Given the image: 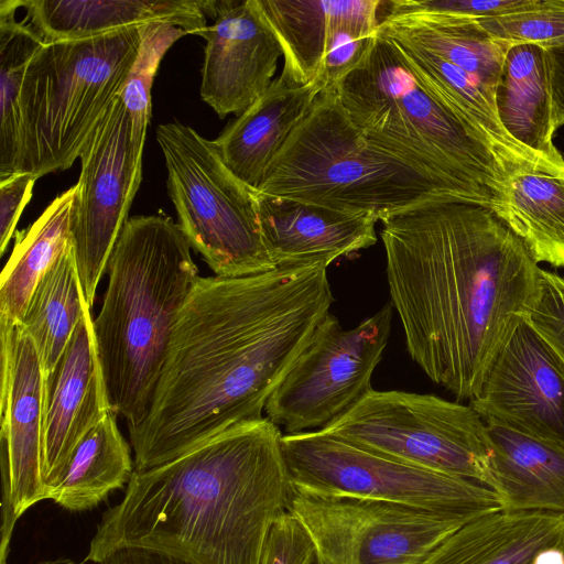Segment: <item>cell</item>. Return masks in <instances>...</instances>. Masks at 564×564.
<instances>
[{
	"label": "cell",
	"instance_id": "1",
	"mask_svg": "<svg viewBox=\"0 0 564 564\" xmlns=\"http://www.w3.org/2000/svg\"><path fill=\"white\" fill-rule=\"evenodd\" d=\"M326 260L245 276H199L176 319L144 419L129 429L134 471L170 462L268 399L334 302Z\"/></svg>",
	"mask_w": 564,
	"mask_h": 564
},
{
	"label": "cell",
	"instance_id": "2",
	"mask_svg": "<svg viewBox=\"0 0 564 564\" xmlns=\"http://www.w3.org/2000/svg\"><path fill=\"white\" fill-rule=\"evenodd\" d=\"M391 304L412 360L475 398L533 310L542 268L491 209L437 196L379 218Z\"/></svg>",
	"mask_w": 564,
	"mask_h": 564
},
{
	"label": "cell",
	"instance_id": "3",
	"mask_svg": "<svg viewBox=\"0 0 564 564\" xmlns=\"http://www.w3.org/2000/svg\"><path fill=\"white\" fill-rule=\"evenodd\" d=\"M282 436L263 416L134 471L122 500L102 514L85 562L134 546L194 564H262L294 495Z\"/></svg>",
	"mask_w": 564,
	"mask_h": 564
},
{
	"label": "cell",
	"instance_id": "4",
	"mask_svg": "<svg viewBox=\"0 0 564 564\" xmlns=\"http://www.w3.org/2000/svg\"><path fill=\"white\" fill-rule=\"evenodd\" d=\"M336 88L351 122L373 145L464 200L499 208L511 173L486 135L429 87L379 30Z\"/></svg>",
	"mask_w": 564,
	"mask_h": 564
},
{
	"label": "cell",
	"instance_id": "5",
	"mask_svg": "<svg viewBox=\"0 0 564 564\" xmlns=\"http://www.w3.org/2000/svg\"><path fill=\"white\" fill-rule=\"evenodd\" d=\"M170 217H129L109 257L107 290L93 321L111 410L128 430L145 416L180 312L198 268Z\"/></svg>",
	"mask_w": 564,
	"mask_h": 564
},
{
	"label": "cell",
	"instance_id": "6",
	"mask_svg": "<svg viewBox=\"0 0 564 564\" xmlns=\"http://www.w3.org/2000/svg\"><path fill=\"white\" fill-rule=\"evenodd\" d=\"M258 193L378 218L433 197H455L370 143L348 118L335 87L316 96L269 165Z\"/></svg>",
	"mask_w": 564,
	"mask_h": 564
},
{
	"label": "cell",
	"instance_id": "7",
	"mask_svg": "<svg viewBox=\"0 0 564 564\" xmlns=\"http://www.w3.org/2000/svg\"><path fill=\"white\" fill-rule=\"evenodd\" d=\"M142 43V26L43 43L24 77V171L67 170L120 95Z\"/></svg>",
	"mask_w": 564,
	"mask_h": 564
},
{
	"label": "cell",
	"instance_id": "8",
	"mask_svg": "<svg viewBox=\"0 0 564 564\" xmlns=\"http://www.w3.org/2000/svg\"><path fill=\"white\" fill-rule=\"evenodd\" d=\"M178 226L217 276L275 267L263 241L256 193L224 163L214 140L178 121L156 128Z\"/></svg>",
	"mask_w": 564,
	"mask_h": 564
},
{
	"label": "cell",
	"instance_id": "9",
	"mask_svg": "<svg viewBox=\"0 0 564 564\" xmlns=\"http://www.w3.org/2000/svg\"><path fill=\"white\" fill-rule=\"evenodd\" d=\"M318 431L379 455L495 490L487 426L470 404L430 393L371 389Z\"/></svg>",
	"mask_w": 564,
	"mask_h": 564
},
{
	"label": "cell",
	"instance_id": "10",
	"mask_svg": "<svg viewBox=\"0 0 564 564\" xmlns=\"http://www.w3.org/2000/svg\"><path fill=\"white\" fill-rule=\"evenodd\" d=\"M282 448L300 491L469 518L503 509L498 494L482 484L379 455L322 431L283 434Z\"/></svg>",
	"mask_w": 564,
	"mask_h": 564
},
{
	"label": "cell",
	"instance_id": "11",
	"mask_svg": "<svg viewBox=\"0 0 564 564\" xmlns=\"http://www.w3.org/2000/svg\"><path fill=\"white\" fill-rule=\"evenodd\" d=\"M392 315L389 302L348 329L327 313L268 399L264 416L285 434H297L322 430L345 414L372 389Z\"/></svg>",
	"mask_w": 564,
	"mask_h": 564
},
{
	"label": "cell",
	"instance_id": "12",
	"mask_svg": "<svg viewBox=\"0 0 564 564\" xmlns=\"http://www.w3.org/2000/svg\"><path fill=\"white\" fill-rule=\"evenodd\" d=\"M290 512L312 540L317 564H421L445 539L475 519L295 488Z\"/></svg>",
	"mask_w": 564,
	"mask_h": 564
},
{
	"label": "cell",
	"instance_id": "13",
	"mask_svg": "<svg viewBox=\"0 0 564 564\" xmlns=\"http://www.w3.org/2000/svg\"><path fill=\"white\" fill-rule=\"evenodd\" d=\"M143 148L134 142L131 119L119 95L79 155L72 246L90 308L142 180Z\"/></svg>",
	"mask_w": 564,
	"mask_h": 564
},
{
	"label": "cell",
	"instance_id": "14",
	"mask_svg": "<svg viewBox=\"0 0 564 564\" xmlns=\"http://www.w3.org/2000/svg\"><path fill=\"white\" fill-rule=\"evenodd\" d=\"M214 23L206 40L200 97L224 118L239 116L271 85L284 50L258 0H200Z\"/></svg>",
	"mask_w": 564,
	"mask_h": 564
},
{
	"label": "cell",
	"instance_id": "15",
	"mask_svg": "<svg viewBox=\"0 0 564 564\" xmlns=\"http://www.w3.org/2000/svg\"><path fill=\"white\" fill-rule=\"evenodd\" d=\"M469 404L486 422L564 443V378L527 319L501 349Z\"/></svg>",
	"mask_w": 564,
	"mask_h": 564
},
{
	"label": "cell",
	"instance_id": "16",
	"mask_svg": "<svg viewBox=\"0 0 564 564\" xmlns=\"http://www.w3.org/2000/svg\"><path fill=\"white\" fill-rule=\"evenodd\" d=\"M93 321L88 308L44 384L42 474L46 498L77 443L112 411L96 349Z\"/></svg>",
	"mask_w": 564,
	"mask_h": 564
},
{
	"label": "cell",
	"instance_id": "17",
	"mask_svg": "<svg viewBox=\"0 0 564 564\" xmlns=\"http://www.w3.org/2000/svg\"><path fill=\"white\" fill-rule=\"evenodd\" d=\"M256 198L263 241L275 267L313 260L330 264L377 242L375 214L261 193Z\"/></svg>",
	"mask_w": 564,
	"mask_h": 564
},
{
	"label": "cell",
	"instance_id": "18",
	"mask_svg": "<svg viewBox=\"0 0 564 564\" xmlns=\"http://www.w3.org/2000/svg\"><path fill=\"white\" fill-rule=\"evenodd\" d=\"M323 89L317 79L303 84L283 64L268 90L214 140L226 166L252 192Z\"/></svg>",
	"mask_w": 564,
	"mask_h": 564
},
{
	"label": "cell",
	"instance_id": "19",
	"mask_svg": "<svg viewBox=\"0 0 564 564\" xmlns=\"http://www.w3.org/2000/svg\"><path fill=\"white\" fill-rule=\"evenodd\" d=\"M44 378L31 337L18 325L9 391L0 397V449L9 460L15 509L21 517L47 499L42 474Z\"/></svg>",
	"mask_w": 564,
	"mask_h": 564
},
{
	"label": "cell",
	"instance_id": "20",
	"mask_svg": "<svg viewBox=\"0 0 564 564\" xmlns=\"http://www.w3.org/2000/svg\"><path fill=\"white\" fill-rule=\"evenodd\" d=\"M43 43L94 37L128 28L169 24L199 35L200 0H15Z\"/></svg>",
	"mask_w": 564,
	"mask_h": 564
},
{
	"label": "cell",
	"instance_id": "21",
	"mask_svg": "<svg viewBox=\"0 0 564 564\" xmlns=\"http://www.w3.org/2000/svg\"><path fill=\"white\" fill-rule=\"evenodd\" d=\"M498 120L506 133L564 177V158L556 149L546 50L514 44L503 59L495 91Z\"/></svg>",
	"mask_w": 564,
	"mask_h": 564
},
{
	"label": "cell",
	"instance_id": "22",
	"mask_svg": "<svg viewBox=\"0 0 564 564\" xmlns=\"http://www.w3.org/2000/svg\"><path fill=\"white\" fill-rule=\"evenodd\" d=\"M485 423L503 510L564 516V443Z\"/></svg>",
	"mask_w": 564,
	"mask_h": 564
},
{
	"label": "cell",
	"instance_id": "23",
	"mask_svg": "<svg viewBox=\"0 0 564 564\" xmlns=\"http://www.w3.org/2000/svg\"><path fill=\"white\" fill-rule=\"evenodd\" d=\"M547 547L564 549V516L502 509L467 521L421 564H532Z\"/></svg>",
	"mask_w": 564,
	"mask_h": 564
},
{
	"label": "cell",
	"instance_id": "24",
	"mask_svg": "<svg viewBox=\"0 0 564 564\" xmlns=\"http://www.w3.org/2000/svg\"><path fill=\"white\" fill-rule=\"evenodd\" d=\"M76 194L75 184L57 195L28 229L15 232L0 278V326L21 324L39 281L72 243Z\"/></svg>",
	"mask_w": 564,
	"mask_h": 564
},
{
	"label": "cell",
	"instance_id": "25",
	"mask_svg": "<svg viewBox=\"0 0 564 564\" xmlns=\"http://www.w3.org/2000/svg\"><path fill=\"white\" fill-rule=\"evenodd\" d=\"M133 473L129 444L118 427L117 414L109 411L77 443L47 499L69 511H85L128 485Z\"/></svg>",
	"mask_w": 564,
	"mask_h": 564
},
{
	"label": "cell",
	"instance_id": "26",
	"mask_svg": "<svg viewBox=\"0 0 564 564\" xmlns=\"http://www.w3.org/2000/svg\"><path fill=\"white\" fill-rule=\"evenodd\" d=\"M284 50V65L303 84L316 80L325 45L339 22L379 15L380 0H258Z\"/></svg>",
	"mask_w": 564,
	"mask_h": 564
},
{
	"label": "cell",
	"instance_id": "27",
	"mask_svg": "<svg viewBox=\"0 0 564 564\" xmlns=\"http://www.w3.org/2000/svg\"><path fill=\"white\" fill-rule=\"evenodd\" d=\"M88 308L70 243L39 281L20 324L35 346L44 384Z\"/></svg>",
	"mask_w": 564,
	"mask_h": 564
},
{
	"label": "cell",
	"instance_id": "28",
	"mask_svg": "<svg viewBox=\"0 0 564 564\" xmlns=\"http://www.w3.org/2000/svg\"><path fill=\"white\" fill-rule=\"evenodd\" d=\"M525 245L536 263L564 267V177L540 171L509 178L494 213Z\"/></svg>",
	"mask_w": 564,
	"mask_h": 564
},
{
	"label": "cell",
	"instance_id": "29",
	"mask_svg": "<svg viewBox=\"0 0 564 564\" xmlns=\"http://www.w3.org/2000/svg\"><path fill=\"white\" fill-rule=\"evenodd\" d=\"M15 14L13 0H1L0 178L25 172L21 95L28 66L43 45L39 34Z\"/></svg>",
	"mask_w": 564,
	"mask_h": 564
},
{
	"label": "cell",
	"instance_id": "30",
	"mask_svg": "<svg viewBox=\"0 0 564 564\" xmlns=\"http://www.w3.org/2000/svg\"><path fill=\"white\" fill-rule=\"evenodd\" d=\"M185 34H188L185 30L169 24L142 26L140 51L120 93L138 145L144 147L151 120V88L160 62L172 44Z\"/></svg>",
	"mask_w": 564,
	"mask_h": 564
},
{
	"label": "cell",
	"instance_id": "31",
	"mask_svg": "<svg viewBox=\"0 0 564 564\" xmlns=\"http://www.w3.org/2000/svg\"><path fill=\"white\" fill-rule=\"evenodd\" d=\"M478 22L510 45L533 44L545 50L564 46V0H535L522 10Z\"/></svg>",
	"mask_w": 564,
	"mask_h": 564
},
{
	"label": "cell",
	"instance_id": "32",
	"mask_svg": "<svg viewBox=\"0 0 564 564\" xmlns=\"http://www.w3.org/2000/svg\"><path fill=\"white\" fill-rule=\"evenodd\" d=\"M564 378V276L541 271L539 299L527 318Z\"/></svg>",
	"mask_w": 564,
	"mask_h": 564
},
{
	"label": "cell",
	"instance_id": "33",
	"mask_svg": "<svg viewBox=\"0 0 564 564\" xmlns=\"http://www.w3.org/2000/svg\"><path fill=\"white\" fill-rule=\"evenodd\" d=\"M535 0H390L380 12H431L485 20L522 10Z\"/></svg>",
	"mask_w": 564,
	"mask_h": 564
},
{
	"label": "cell",
	"instance_id": "34",
	"mask_svg": "<svg viewBox=\"0 0 564 564\" xmlns=\"http://www.w3.org/2000/svg\"><path fill=\"white\" fill-rule=\"evenodd\" d=\"M37 177L30 172L14 173L0 178V254L2 256L24 207L33 195Z\"/></svg>",
	"mask_w": 564,
	"mask_h": 564
},
{
	"label": "cell",
	"instance_id": "35",
	"mask_svg": "<svg viewBox=\"0 0 564 564\" xmlns=\"http://www.w3.org/2000/svg\"><path fill=\"white\" fill-rule=\"evenodd\" d=\"M97 564H194L181 557L145 547H121Z\"/></svg>",
	"mask_w": 564,
	"mask_h": 564
},
{
	"label": "cell",
	"instance_id": "36",
	"mask_svg": "<svg viewBox=\"0 0 564 564\" xmlns=\"http://www.w3.org/2000/svg\"><path fill=\"white\" fill-rule=\"evenodd\" d=\"M553 118L556 130L564 126V46L546 50Z\"/></svg>",
	"mask_w": 564,
	"mask_h": 564
},
{
	"label": "cell",
	"instance_id": "37",
	"mask_svg": "<svg viewBox=\"0 0 564 564\" xmlns=\"http://www.w3.org/2000/svg\"><path fill=\"white\" fill-rule=\"evenodd\" d=\"M532 564H564V549L547 547L541 550L534 556Z\"/></svg>",
	"mask_w": 564,
	"mask_h": 564
},
{
	"label": "cell",
	"instance_id": "38",
	"mask_svg": "<svg viewBox=\"0 0 564 564\" xmlns=\"http://www.w3.org/2000/svg\"><path fill=\"white\" fill-rule=\"evenodd\" d=\"M36 564H85V561L76 562V561L70 560V558L59 557V558H56V560L43 561V562H40V563H36Z\"/></svg>",
	"mask_w": 564,
	"mask_h": 564
}]
</instances>
